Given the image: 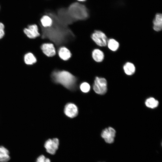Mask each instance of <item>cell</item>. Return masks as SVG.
<instances>
[{
	"label": "cell",
	"mask_w": 162,
	"mask_h": 162,
	"mask_svg": "<svg viewBox=\"0 0 162 162\" xmlns=\"http://www.w3.org/2000/svg\"><path fill=\"white\" fill-rule=\"evenodd\" d=\"M52 77L54 82L69 89L74 87L76 81L75 76L68 71L64 70L54 71L52 74Z\"/></svg>",
	"instance_id": "obj_1"
},
{
	"label": "cell",
	"mask_w": 162,
	"mask_h": 162,
	"mask_svg": "<svg viewBox=\"0 0 162 162\" xmlns=\"http://www.w3.org/2000/svg\"><path fill=\"white\" fill-rule=\"evenodd\" d=\"M67 8L70 16L74 20H85L89 16L88 9L82 2H74Z\"/></svg>",
	"instance_id": "obj_2"
},
{
	"label": "cell",
	"mask_w": 162,
	"mask_h": 162,
	"mask_svg": "<svg viewBox=\"0 0 162 162\" xmlns=\"http://www.w3.org/2000/svg\"><path fill=\"white\" fill-rule=\"evenodd\" d=\"M93 89L97 94L103 95L107 90V81L104 78L96 76L94 80Z\"/></svg>",
	"instance_id": "obj_3"
},
{
	"label": "cell",
	"mask_w": 162,
	"mask_h": 162,
	"mask_svg": "<svg viewBox=\"0 0 162 162\" xmlns=\"http://www.w3.org/2000/svg\"><path fill=\"white\" fill-rule=\"evenodd\" d=\"M91 38L97 45L100 47L106 46L108 38L106 34L100 30H95L92 34Z\"/></svg>",
	"instance_id": "obj_4"
},
{
	"label": "cell",
	"mask_w": 162,
	"mask_h": 162,
	"mask_svg": "<svg viewBox=\"0 0 162 162\" xmlns=\"http://www.w3.org/2000/svg\"><path fill=\"white\" fill-rule=\"evenodd\" d=\"M116 134V131L114 128L109 127L102 131L101 136L106 143L111 144L114 142Z\"/></svg>",
	"instance_id": "obj_5"
},
{
	"label": "cell",
	"mask_w": 162,
	"mask_h": 162,
	"mask_svg": "<svg viewBox=\"0 0 162 162\" xmlns=\"http://www.w3.org/2000/svg\"><path fill=\"white\" fill-rule=\"evenodd\" d=\"M59 141L57 138L49 139L45 142L44 146L47 152L51 154H54L58 149Z\"/></svg>",
	"instance_id": "obj_6"
},
{
	"label": "cell",
	"mask_w": 162,
	"mask_h": 162,
	"mask_svg": "<svg viewBox=\"0 0 162 162\" xmlns=\"http://www.w3.org/2000/svg\"><path fill=\"white\" fill-rule=\"evenodd\" d=\"M23 32L28 38L31 39H35L40 36L38 27L35 24L28 25L24 28Z\"/></svg>",
	"instance_id": "obj_7"
},
{
	"label": "cell",
	"mask_w": 162,
	"mask_h": 162,
	"mask_svg": "<svg viewBox=\"0 0 162 162\" xmlns=\"http://www.w3.org/2000/svg\"><path fill=\"white\" fill-rule=\"evenodd\" d=\"M43 53L48 57H52L56 54V51L54 44L50 43H44L40 46Z\"/></svg>",
	"instance_id": "obj_8"
},
{
	"label": "cell",
	"mask_w": 162,
	"mask_h": 162,
	"mask_svg": "<svg viewBox=\"0 0 162 162\" xmlns=\"http://www.w3.org/2000/svg\"><path fill=\"white\" fill-rule=\"evenodd\" d=\"M64 112L67 116L70 118H73L77 115L78 109L75 104L72 103H69L65 106Z\"/></svg>",
	"instance_id": "obj_9"
},
{
	"label": "cell",
	"mask_w": 162,
	"mask_h": 162,
	"mask_svg": "<svg viewBox=\"0 0 162 162\" xmlns=\"http://www.w3.org/2000/svg\"><path fill=\"white\" fill-rule=\"evenodd\" d=\"M58 54L59 58L64 61L69 60L72 55L69 49L65 46H62L59 48L58 51Z\"/></svg>",
	"instance_id": "obj_10"
},
{
	"label": "cell",
	"mask_w": 162,
	"mask_h": 162,
	"mask_svg": "<svg viewBox=\"0 0 162 162\" xmlns=\"http://www.w3.org/2000/svg\"><path fill=\"white\" fill-rule=\"evenodd\" d=\"M153 28L156 32H159L162 29V15L161 14L157 13L153 21Z\"/></svg>",
	"instance_id": "obj_11"
},
{
	"label": "cell",
	"mask_w": 162,
	"mask_h": 162,
	"mask_svg": "<svg viewBox=\"0 0 162 162\" xmlns=\"http://www.w3.org/2000/svg\"><path fill=\"white\" fill-rule=\"evenodd\" d=\"M92 56L93 59L95 62L100 63L102 62L104 58V52L99 49H95L92 52Z\"/></svg>",
	"instance_id": "obj_12"
},
{
	"label": "cell",
	"mask_w": 162,
	"mask_h": 162,
	"mask_svg": "<svg viewBox=\"0 0 162 162\" xmlns=\"http://www.w3.org/2000/svg\"><path fill=\"white\" fill-rule=\"evenodd\" d=\"M40 22L42 27L46 28L51 27L53 24L52 18L47 14H45L42 16L40 19Z\"/></svg>",
	"instance_id": "obj_13"
},
{
	"label": "cell",
	"mask_w": 162,
	"mask_h": 162,
	"mask_svg": "<svg viewBox=\"0 0 162 162\" xmlns=\"http://www.w3.org/2000/svg\"><path fill=\"white\" fill-rule=\"evenodd\" d=\"M123 69L125 73L129 76L133 75L136 71L135 65L130 62H127L125 63L123 66Z\"/></svg>",
	"instance_id": "obj_14"
},
{
	"label": "cell",
	"mask_w": 162,
	"mask_h": 162,
	"mask_svg": "<svg viewBox=\"0 0 162 162\" xmlns=\"http://www.w3.org/2000/svg\"><path fill=\"white\" fill-rule=\"evenodd\" d=\"M25 63L28 65H32L35 63L37 59L35 56L31 52L25 54L24 56Z\"/></svg>",
	"instance_id": "obj_15"
},
{
	"label": "cell",
	"mask_w": 162,
	"mask_h": 162,
	"mask_svg": "<svg viewBox=\"0 0 162 162\" xmlns=\"http://www.w3.org/2000/svg\"><path fill=\"white\" fill-rule=\"evenodd\" d=\"M10 159L9 152L3 146H0V162H7Z\"/></svg>",
	"instance_id": "obj_16"
},
{
	"label": "cell",
	"mask_w": 162,
	"mask_h": 162,
	"mask_svg": "<svg viewBox=\"0 0 162 162\" xmlns=\"http://www.w3.org/2000/svg\"><path fill=\"white\" fill-rule=\"evenodd\" d=\"M106 46L110 50L115 52L119 48V44L116 40L111 38L108 39Z\"/></svg>",
	"instance_id": "obj_17"
},
{
	"label": "cell",
	"mask_w": 162,
	"mask_h": 162,
	"mask_svg": "<svg viewBox=\"0 0 162 162\" xmlns=\"http://www.w3.org/2000/svg\"><path fill=\"white\" fill-rule=\"evenodd\" d=\"M145 104L147 107L151 109H154L158 106L159 105V102L154 98L150 97L146 100Z\"/></svg>",
	"instance_id": "obj_18"
},
{
	"label": "cell",
	"mask_w": 162,
	"mask_h": 162,
	"mask_svg": "<svg viewBox=\"0 0 162 162\" xmlns=\"http://www.w3.org/2000/svg\"><path fill=\"white\" fill-rule=\"evenodd\" d=\"M81 90L83 92L87 93L90 90V86L89 84L86 82H83L82 83L80 86Z\"/></svg>",
	"instance_id": "obj_19"
},
{
	"label": "cell",
	"mask_w": 162,
	"mask_h": 162,
	"mask_svg": "<svg viewBox=\"0 0 162 162\" xmlns=\"http://www.w3.org/2000/svg\"><path fill=\"white\" fill-rule=\"evenodd\" d=\"M36 162H51L50 159L46 158L43 155H41L37 158Z\"/></svg>",
	"instance_id": "obj_20"
},
{
	"label": "cell",
	"mask_w": 162,
	"mask_h": 162,
	"mask_svg": "<svg viewBox=\"0 0 162 162\" xmlns=\"http://www.w3.org/2000/svg\"><path fill=\"white\" fill-rule=\"evenodd\" d=\"M4 26L1 22H0V39H2L5 35Z\"/></svg>",
	"instance_id": "obj_21"
},
{
	"label": "cell",
	"mask_w": 162,
	"mask_h": 162,
	"mask_svg": "<svg viewBox=\"0 0 162 162\" xmlns=\"http://www.w3.org/2000/svg\"><path fill=\"white\" fill-rule=\"evenodd\" d=\"M87 0H76V2H85Z\"/></svg>",
	"instance_id": "obj_22"
},
{
	"label": "cell",
	"mask_w": 162,
	"mask_h": 162,
	"mask_svg": "<svg viewBox=\"0 0 162 162\" xmlns=\"http://www.w3.org/2000/svg\"></svg>",
	"instance_id": "obj_23"
}]
</instances>
